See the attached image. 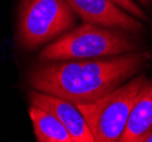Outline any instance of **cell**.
<instances>
[{"label": "cell", "mask_w": 152, "mask_h": 142, "mask_svg": "<svg viewBox=\"0 0 152 142\" xmlns=\"http://www.w3.org/2000/svg\"><path fill=\"white\" fill-rule=\"evenodd\" d=\"M141 42L133 34L83 23L48 45L40 52L38 60L64 61L102 58L139 51Z\"/></svg>", "instance_id": "obj_2"}, {"label": "cell", "mask_w": 152, "mask_h": 142, "mask_svg": "<svg viewBox=\"0 0 152 142\" xmlns=\"http://www.w3.org/2000/svg\"><path fill=\"white\" fill-rule=\"evenodd\" d=\"M74 13L85 23L107 29L121 30L129 34L146 31L145 25L126 13L111 0H67Z\"/></svg>", "instance_id": "obj_5"}, {"label": "cell", "mask_w": 152, "mask_h": 142, "mask_svg": "<svg viewBox=\"0 0 152 142\" xmlns=\"http://www.w3.org/2000/svg\"><path fill=\"white\" fill-rule=\"evenodd\" d=\"M141 6L143 7H150V0H136Z\"/></svg>", "instance_id": "obj_11"}, {"label": "cell", "mask_w": 152, "mask_h": 142, "mask_svg": "<svg viewBox=\"0 0 152 142\" xmlns=\"http://www.w3.org/2000/svg\"><path fill=\"white\" fill-rule=\"evenodd\" d=\"M28 115L33 124L34 134L39 142H74L73 136L53 115L31 105Z\"/></svg>", "instance_id": "obj_8"}, {"label": "cell", "mask_w": 152, "mask_h": 142, "mask_svg": "<svg viewBox=\"0 0 152 142\" xmlns=\"http://www.w3.org/2000/svg\"><path fill=\"white\" fill-rule=\"evenodd\" d=\"M140 142H152V129L146 133L145 135L141 139Z\"/></svg>", "instance_id": "obj_10"}, {"label": "cell", "mask_w": 152, "mask_h": 142, "mask_svg": "<svg viewBox=\"0 0 152 142\" xmlns=\"http://www.w3.org/2000/svg\"><path fill=\"white\" fill-rule=\"evenodd\" d=\"M28 101L33 106L50 113L63 123L74 142H95L88 123L75 103L34 89L28 92Z\"/></svg>", "instance_id": "obj_6"}, {"label": "cell", "mask_w": 152, "mask_h": 142, "mask_svg": "<svg viewBox=\"0 0 152 142\" xmlns=\"http://www.w3.org/2000/svg\"><path fill=\"white\" fill-rule=\"evenodd\" d=\"M111 1L114 2L115 5L121 7V9H124L126 13H128L129 15L134 16V17H136L141 22H150L145 12L134 0H111Z\"/></svg>", "instance_id": "obj_9"}, {"label": "cell", "mask_w": 152, "mask_h": 142, "mask_svg": "<svg viewBox=\"0 0 152 142\" xmlns=\"http://www.w3.org/2000/svg\"><path fill=\"white\" fill-rule=\"evenodd\" d=\"M152 129V82L148 81L134 102L121 142H140Z\"/></svg>", "instance_id": "obj_7"}, {"label": "cell", "mask_w": 152, "mask_h": 142, "mask_svg": "<svg viewBox=\"0 0 152 142\" xmlns=\"http://www.w3.org/2000/svg\"><path fill=\"white\" fill-rule=\"evenodd\" d=\"M75 13L67 0H20L16 43L23 50H34L70 31Z\"/></svg>", "instance_id": "obj_3"}, {"label": "cell", "mask_w": 152, "mask_h": 142, "mask_svg": "<svg viewBox=\"0 0 152 142\" xmlns=\"http://www.w3.org/2000/svg\"><path fill=\"white\" fill-rule=\"evenodd\" d=\"M149 80L139 75L93 102L76 105L95 142L119 141L136 98Z\"/></svg>", "instance_id": "obj_4"}, {"label": "cell", "mask_w": 152, "mask_h": 142, "mask_svg": "<svg viewBox=\"0 0 152 142\" xmlns=\"http://www.w3.org/2000/svg\"><path fill=\"white\" fill-rule=\"evenodd\" d=\"M150 61L152 52L140 50L106 58L39 61L27 73V82L34 90L83 105L114 91Z\"/></svg>", "instance_id": "obj_1"}]
</instances>
